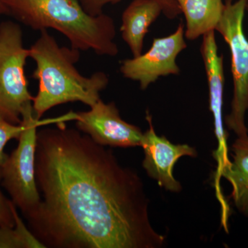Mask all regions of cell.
<instances>
[{"mask_svg":"<svg viewBox=\"0 0 248 248\" xmlns=\"http://www.w3.org/2000/svg\"><path fill=\"white\" fill-rule=\"evenodd\" d=\"M37 208L29 230L49 248H160L136 171L64 122L37 133Z\"/></svg>","mask_w":248,"mask_h":248,"instance_id":"1","label":"cell"},{"mask_svg":"<svg viewBox=\"0 0 248 248\" xmlns=\"http://www.w3.org/2000/svg\"><path fill=\"white\" fill-rule=\"evenodd\" d=\"M80 4L88 14L97 16L104 14V8L108 4H115L122 0H79ZM162 6L165 15L169 19H174L182 14L175 0H155Z\"/></svg>","mask_w":248,"mask_h":248,"instance_id":"15","label":"cell"},{"mask_svg":"<svg viewBox=\"0 0 248 248\" xmlns=\"http://www.w3.org/2000/svg\"><path fill=\"white\" fill-rule=\"evenodd\" d=\"M186 19L185 38L194 41L215 31L221 20L223 0H175Z\"/></svg>","mask_w":248,"mask_h":248,"instance_id":"12","label":"cell"},{"mask_svg":"<svg viewBox=\"0 0 248 248\" xmlns=\"http://www.w3.org/2000/svg\"><path fill=\"white\" fill-rule=\"evenodd\" d=\"M163 12L162 6L155 0H133L124 10L120 31L133 58L141 55L148 29Z\"/></svg>","mask_w":248,"mask_h":248,"instance_id":"11","label":"cell"},{"mask_svg":"<svg viewBox=\"0 0 248 248\" xmlns=\"http://www.w3.org/2000/svg\"><path fill=\"white\" fill-rule=\"evenodd\" d=\"M246 0H227L216 30L224 39L231 55L233 97L225 122L237 138H247L248 110V40L244 29Z\"/></svg>","mask_w":248,"mask_h":248,"instance_id":"4","label":"cell"},{"mask_svg":"<svg viewBox=\"0 0 248 248\" xmlns=\"http://www.w3.org/2000/svg\"><path fill=\"white\" fill-rule=\"evenodd\" d=\"M146 119L149 127L143 133L140 146L144 153L142 166L159 186L170 192H181L182 184L173 176L174 165L183 156L196 157L197 152L189 145L173 144L166 137L159 136L155 132L149 111L147 110Z\"/></svg>","mask_w":248,"mask_h":248,"instance_id":"10","label":"cell"},{"mask_svg":"<svg viewBox=\"0 0 248 248\" xmlns=\"http://www.w3.org/2000/svg\"><path fill=\"white\" fill-rule=\"evenodd\" d=\"M24 129V124H14L0 116V169H1L8 155L4 153L6 143L11 140H19Z\"/></svg>","mask_w":248,"mask_h":248,"instance_id":"16","label":"cell"},{"mask_svg":"<svg viewBox=\"0 0 248 248\" xmlns=\"http://www.w3.org/2000/svg\"><path fill=\"white\" fill-rule=\"evenodd\" d=\"M29 48L24 46L20 26L11 21L0 24V116L20 124L22 114L32 105L25 76Z\"/></svg>","mask_w":248,"mask_h":248,"instance_id":"6","label":"cell"},{"mask_svg":"<svg viewBox=\"0 0 248 248\" xmlns=\"http://www.w3.org/2000/svg\"><path fill=\"white\" fill-rule=\"evenodd\" d=\"M63 120V116L43 122L36 120L32 105L23 112L22 122L24 129L18 140L17 148L8 156L1 167V185L24 217L37 208L41 200L35 179L37 127Z\"/></svg>","mask_w":248,"mask_h":248,"instance_id":"5","label":"cell"},{"mask_svg":"<svg viewBox=\"0 0 248 248\" xmlns=\"http://www.w3.org/2000/svg\"><path fill=\"white\" fill-rule=\"evenodd\" d=\"M29 58L36 63L32 77L39 81L38 92L32 102L37 120L52 108L66 103L79 102L93 107L109 84L104 72L82 76L76 67L79 50L60 46L48 30L40 31V37L29 48Z\"/></svg>","mask_w":248,"mask_h":248,"instance_id":"2","label":"cell"},{"mask_svg":"<svg viewBox=\"0 0 248 248\" xmlns=\"http://www.w3.org/2000/svg\"><path fill=\"white\" fill-rule=\"evenodd\" d=\"M246 11H248V0H246Z\"/></svg>","mask_w":248,"mask_h":248,"instance_id":"19","label":"cell"},{"mask_svg":"<svg viewBox=\"0 0 248 248\" xmlns=\"http://www.w3.org/2000/svg\"><path fill=\"white\" fill-rule=\"evenodd\" d=\"M1 181V169H0V185ZM15 204L12 201L6 198L0 189V227H14L15 218L14 208Z\"/></svg>","mask_w":248,"mask_h":248,"instance_id":"17","label":"cell"},{"mask_svg":"<svg viewBox=\"0 0 248 248\" xmlns=\"http://www.w3.org/2000/svg\"><path fill=\"white\" fill-rule=\"evenodd\" d=\"M1 15H8V11L4 5L1 4V1H0V16Z\"/></svg>","mask_w":248,"mask_h":248,"instance_id":"18","label":"cell"},{"mask_svg":"<svg viewBox=\"0 0 248 248\" xmlns=\"http://www.w3.org/2000/svg\"><path fill=\"white\" fill-rule=\"evenodd\" d=\"M14 215V227H0V248H45L24 224L16 205Z\"/></svg>","mask_w":248,"mask_h":248,"instance_id":"14","label":"cell"},{"mask_svg":"<svg viewBox=\"0 0 248 248\" xmlns=\"http://www.w3.org/2000/svg\"><path fill=\"white\" fill-rule=\"evenodd\" d=\"M200 50L206 73L209 108L213 116L215 134L217 141V148L214 152L213 156L217 161L215 190L216 193L218 194L222 192L220 186L222 170L229 165L231 159L228 156V135L225 130L223 116L225 84L223 55L218 54L215 31H210L203 36Z\"/></svg>","mask_w":248,"mask_h":248,"instance_id":"8","label":"cell"},{"mask_svg":"<svg viewBox=\"0 0 248 248\" xmlns=\"http://www.w3.org/2000/svg\"><path fill=\"white\" fill-rule=\"evenodd\" d=\"M18 22L35 31L54 29L69 41L72 48L94 52L100 56L115 57L113 19L104 14H88L78 0H0Z\"/></svg>","mask_w":248,"mask_h":248,"instance_id":"3","label":"cell"},{"mask_svg":"<svg viewBox=\"0 0 248 248\" xmlns=\"http://www.w3.org/2000/svg\"><path fill=\"white\" fill-rule=\"evenodd\" d=\"M88 111L76 112V127L104 146L130 148L141 146L143 132L121 117L114 102L99 99Z\"/></svg>","mask_w":248,"mask_h":248,"instance_id":"9","label":"cell"},{"mask_svg":"<svg viewBox=\"0 0 248 248\" xmlns=\"http://www.w3.org/2000/svg\"><path fill=\"white\" fill-rule=\"evenodd\" d=\"M186 48L185 25L181 22L173 33L155 38L146 53L121 62V73L126 79L138 81L145 91L161 77L179 75L177 57Z\"/></svg>","mask_w":248,"mask_h":248,"instance_id":"7","label":"cell"},{"mask_svg":"<svg viewBox=\"0 0 248 248\" xmlns=\"http://www.w3.org/2000/svg\"><path fill=\"white\" fill-rule=\"evenodd\" d=\"M232 160L222 170L232 186L231 197L240 213L248 217V137L237 138L232 146Z\"/></svg>","mask_w":248,"mask_h":248,"instance_id":"13","label":"cell"}]
</instances>
